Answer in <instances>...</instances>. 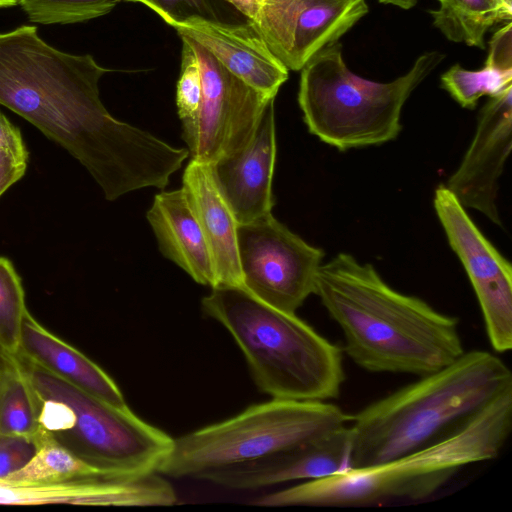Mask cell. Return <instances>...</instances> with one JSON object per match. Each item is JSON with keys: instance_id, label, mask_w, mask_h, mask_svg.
Listing matches in <instances>:
<instances>
[{"instance_id": "obj_1", "label": "cell", "mask_w": 512, "mask_h": 512, "mask_svg": "<svg viewBox=\"0 0 512 512\" xmlns=\"http://www.w3.org/2000/svg\"><path fill=\"white\" fill-rule=\"evenodd\" d=\"M108 71L91 55L48 45L35 26L0 33L1 105L76 158L107 200L146 187L163 189L188 149L114 118L99 94Z\"/></svg>"}, {"instance_id": "obj_32", "label": "cell", "mask_w": 512, "mask_h": 512, "mask_svg": "<svg viewBox=\"0 0 512 512\" xmlns=\"http://www.w3.org/2000/svg\"><path fill=\"white\" fill-rule=\"evenodd\" d=\"M14 355L9 354L0 344V384L7 370L15 360Z\"/></svg>"}, {"instance_id": "obj_28", "label": "cell", "mask_w": 512, "mask_h": 512, "mask_svg": "<svg viewBox=\"0 0 512 512\" xmlns=\"http://www.w3.org/2000/svg\"><path fill=\"white\" fill-rule=\"evenodd\" d=\"M137 2L154 11L166 24L174 27L189 17L211 18V10L205 0H126Z\"/></svg>"}, {"instance_id": "obj_11", "label": "cell", "mask_w": 512, "mask_h": 512, "mask_svg": "<svg viewBox=\"0 0 512 512\" xmlns=\"http://www.w3.org/2000/svg\"><path fill=\"white\" fill-rule=\"evenodd\" d=\"M434 209L450 247L461 261L480 305L492 348H512V267L483 235L444 184L434 193Z\"/></svg>"}, {"instance_id": "obj_36", "label": "cell", "mask_w": 512, "mask_h": 512, "mask_svg": "<svg viewBox=\"0 0 512 512\" xmlns=\"http://www.w3.org/2000/svg\"><path fill=\"white\" fill-rule=\"evenodd\" d=\"M260 4H261V0H259Z\"/></svg>"}, {"instance_id": "obj_7", "label": "cell", "mask_w": 512, "mask_h": 512, "mask_svg": "<svg viewBox=\"0 0 512 512\" xmlns=\"http://www.w3.org/2000/svg\"><path fill=\"white\" fill-rule=\"evenodd\" d=\"M328 401L273 399L173 439L158 473L207 481L229 468L269 458L339 430L350 421Z\"/></svg>"}, {"instance_id": "obj_10", "label": "cell", "mask_w": 512, "mask_h": 512, "mask_svg": "<svg viewBox=\"0 0 512 512\" xmlns=\"http://www.w3.org/2000/svg\"><path fill=\"white\" fill-rule=\"evenodd\" d=\"M187 39L198 59L202 97L194 117L182 121V138L192 160L213 164L250 142L271 98L247 85L205 48Z\"/></svg>"}, {"instance_id": "obj_33", "label": "cell", "mask_w": 512, "mask_h": 512, "mask_svg": "<svg viewBox=\"0 0 512 512\" xmlns=\"http://www.w3.org/2000/svg\"><path fill=\"white\" fill-rule=\"evenodd\" d=\"M378 1L380 3L391 4V5L400 7L405 10L412 8L417 3V0H378Z\"/></svg>"}, {"instance_id": "obj_20", "label": "cell", "mask_w": 512, "mask_h": 512, "mask_svg": "<svg viewBox=\"0 0 512 512\" xmlns=\"http://www.w3.org/2000/svg\"><path fill=\"white\" fill-rule=\"evenodd\" d=\"M147 219L164 257L195 282L216 286L206 241L182 188L156 194Z\"/></svg>"}, {"instance_id": "obj_23", "label": "cell", "mask_w": 512, "mask_h": 512, "mask_svg": "<svg viewBox=\"0 0 512 512\" xmlns=\"http://www.w3.org/2000/svg\"><path fill=\"white\" fill-rule=\"evenodd\" d=\"M39 415V398L16 356L0 384V435L34 439Z\"/></svg>"}, {"instance_id": "obj_22", "label": "cell", "mask_w": 512, "mask_h": 512, "mask_svg": "<svg viewBox=\"0 0 512 512\" xmlns=\"http://www.w3.org/2000/svg\"><path fill=\"white\" fill-rule=\"evenodd\" d=\"M429 13L433 25L450 41L485 49V34L495 24L512 19V7L501 0H437Z\"/></svg>"}, {"instance_id": "obj_34", "label": "cell", "mask_w": 512, "mask_h": 512, "mask_svg": "<svg viewBox=\"0 0 512 512\" xmlns=\"http://www.w3.org/2000/svg\"><path fill=\"white\" fill-rule=\"evenodd\" d=\"M21 0H0V7H10L20 4Z\"/></svg>"}, {"instance_id": "obj_3", "label": "cell", "mask_w": 512, "mask_h": 512, "mask_svg": "<svg viewBox=\"0 0 512 512\" xmlns=\"http://www.w3.org/2000/svg\"><path fill=\"white\" fill-rule=\"evenodd\" d=\"M510 389L512 373L501 358L464 352L351 415L349 468L378 465L442 440Z\"/></svg>"}, {"instance_id": "obj_17", "label": "cell", "mask_w": 512, "mask_h": 512, "mask_svg": "<svg viewBox=\"0 0 512 512\" xmlns=\"http://www.w3.org/2000/svg\"><path fill=\"white\" fill-rule=\"evenodd\" d=\"M350 438L347 425L269 458L226 469L207 481L230 489H256L327 477L349 468Z\"/></svg>"}, {"instance_id": "obj_9", "label": "cell", "mask_w": 512, "mask_h": 512, "mask_svg": "<svg viewBox=\"0 0 512 512\" xmlns=\"http://www.w3.org/2000/svg\"><path fill=\"white\" fill-rule=\"evenodd\" d=\"M237 248L242 286L257 299L295 313L313 294L324 251L293 233L271 212L237 225Z\"/></svg>"}, {"instance_id": "obj_30", "label": "cell", "mask_w": 512, "mask_h": 512, "mask_svg": "<svg viewBox=\"0 0 512 512\" xmlns=\"http://www.w3.org/2000/svg\"><path fill=\"white\" fill-rule=\"evenodd\" d=\"M2 152L28 157L20 130L0 111V153Z\"/></svg>"}, {"instance_id": "obj_13", "label": "cell", "mask_w": 512, "mask_h": 512, "mask_svg": "<svg viewBox=\"0 0 512 512\" xmlns=\"http://www.w3.org/2000/svg\"><path fill=\"white\" fill-rule=\"evenodd\" d=\"M512 85L489 97L482 107L474 137L458 168L444 184L466 209L494 224L502 221L497 206L499 179L511 151Z\"/></svg>"}, {"instance_id": "obj_8", "label": "cell", "mask_w": 512, "mask_h": 512, "mask_svg": "<svg viewBox=\"0 0 512 512\" xmlns=\"http://www.w3.org/2000/svg\"><path fill=\"white\" fill-rule=\"evenodd\" d=\"M18 357L39 398L40 431L99 470L158 471L174 438L130 408H116Z\"/></svg>"}, {"instance_id": "obj_18", "label": "cell", "mask_w": 512, "mask_h": 512, "mask_svg": "<svg viewBox=\"0 0 512 512\" xmlns=\"http://www.w3.org/2000/svg\"><path fill=\"white\" fill-rule=\"evenodd\" d=\"M182 189L206 241L216 286H242L238 224L215 181L211 165L191 159L183 173Z\"/></svg>"}, {"instance_id": "obj_4", "label": "cell", "mask_w": 512, "mask_h": 512, "mask_svg": "<svg viewBox=\"0 0 512 512\" xmlns=\"http://www.w3.org/2000/svg\"><path fill=\"white\" fill-rule=\"evenodd\" d=\"M512 429V389L461 429L427 447L363 468L304 481L251 503L265 507H365L429 498L464 467L498 457Z\"/></svg>"}, {"instance_id": "obj_19", "label": "cell", "mask_w": 512, "mask_h": 512, "mask_svg": "<svg viewBox=\"0 0 512 512\" xmlns=\"http://www.w3.org/2000/svg\"><path fill=\"white\" fill-rule=\"evenodd\" d=\"M18 356L116 408H129L117 384L101 367L48 331L29 311L24 317Z\"/></svg>"}, {"instance_id": "obj_24", "label": "cell", "mask_w": 512, "mask_h": 512, "mask_svg": "<svg viewBox=\"0 0 512 512\" xmlns=\"http://www.w3.org/2000/svg\"><path fill=\"white\" fill-rule=\"evenodd\" d=\"M34 439L37 449L33 457L20 469L0 478L1 482L8 484L61 482L105 472L77 457L44 431H39Z\"/></svg>"}, {"instance_id": "obj_15", "label": "cell", "mask_w": 512, "mask_h": 512, "mask_svg": "<svg viewBox=\"0 0 512 512\" xmlns=\"http://www.w3.org/2000/svg\"><path fill=\"white\" fill-rule=\"evenodd\" d=\"M271 98L250 142L211 165L215 181L237 224L251 222L274 205L272 177L276 159L275 111Z\"/></svg>"}, {"instance_id": "obj_25", "label": "cell", "mask_w": 512, "mask_h": 512, "mask_svg": "<svg viewBox=\"0 0 512 512\" xmlns=\"http://www.w3.org/2000/svg\"><path fill=\"white\" fill-rule=\"evenodd\" d=\"M27 311L21 278L13 263L0 256V344L14 356L19 352Z\"/></svg>"}, {"instance_id": "obj_14", "label": "cell", "mask_w": 512, "mask_h": 512, "mask_svg": "<svg viewBox=\"0 0 512 512\" xmlns=\"http://www.w3.org/2000/svg\"><path fill=\"white\" fill-rule=\"evenodd\" d=\"M176 502L173 486L158 472H97L50 483L8 484L0 481V505L149 507L171 506Z\"/></svg>"}, {"instance_id": "obj_29", "label": "cell", "mask_w": 512, "mask_h": 512, "mask_svg": "<svg viewBox=\"0 0 512 512\" xmlns=\"http://www.w3.org/2000/svg\"><path fill=\"white\" fill-rule=\"evenodd\" d=\"M28 157L13 153H0V197L18 180L26 171Z\"/></svg>"}, {"instance_id": "obj_31", "label": "cell", "mask_w": 512, "mask_h": 512, "mask_svg": "<svg viewBox=\"0 0 512 512\" xmlns=\"http://www.w3.org/2000/svg\"><path fill=\"white\" fill-rule=\"evenodd\" d=\"M244 14L249 21L255 23L259 16L260 2L259 0H227Z\"/></svg>"}, {"instance_id": "obj_35", "label": "cell", "mask_w": 512, "mask_h": 512, "mask_svg": "<svg viewBox=\"0 0 512 512\" xmlns=\"http://www.w3.org/2000/svg\"><path fill=\"white\" fill-rule=\"evenodd\" d=\"M502 2H504L506 5H508L509 7H512V0H501Z\"/></svg>"}, {"instance_id": "obj_16", "label": "cell", "mask_w": 512, "mask_h": 512, "mask_svg": "<svg viewBox=\"0 0 512 512\" xmlns=\"http://www.w3.org/2000/svg\"><path fill=\"white\" fill-rule=\"evenodd\" d=\"M211 53L226 69L267 97H275L288 69L270 51L249 21L227 24L214 18L189 17L173 27Z\"/></svg>"}, {"instance_id": "obj_21", "label": "cell", "mask_w": 512, "mask_h": 512, "mask_svg": "<svg viewBox=\"0 0 512 512\" xmlns=\"http://www.w3.org/2000/svg\"><path fill=\"white\" fill-rule=\"evenodd\" d=\"M442 87L463 108L474 109L483 96H495L512 85V23L497 30L489 41L484 66L467 70L454 64L441 76Z\"/></svg>"}, {"instance_id": "obj_6", "label": "cell", "mask_w": 512, "mask_h": 512, "mask_svg": "<svg viewBox=\"0 0 512 512\" xmlns=\"http://www.w3.org/2000/svg\"><path fill=\"white\" fill-rule=\"evenodd\" d=\"M429 51L397 79L379 83L353 74L336 41L318 51L301 69L298 103L309 132L345 151L380 145L401 132V112L411 93L442 62Z\"/></svg>"}, {"instance_id": "obj_5", "label": "cell", "mask_w": 512, "mask_h": 512, "mask_svg": "<svg viewBox=\"0 0 512 512\" xmlns=\"http://www.w3.org/2000/svg\"><path fill=\"white\" fill-rule=\"evenodd\" d=\"M202 308L231 334L263 393L298 401L339 397L343 351L295 313L276 309L237 285L213 287Z\"/></svg>"}, {"instance_id": "obj_12", "label": "cell", "mask_w": 512, "mask_h": 512, "mask_svg": "<svg viewBox=\"0 0 512 512\" xmlns=\"http://www.w3.org/2000/svg\"><path fill=\"white\" fill-rule=\"evenodd\" d=\"M367 12L365 0H261L252 23L276 58L297 71Z\"/></svg>"}, {"instance_id": "obj_2", "label": "cell", "mask_w": 512, "mask_h": 512, "mask_svg": "<svg viewBox=\"0 0 512 512\" xmlns=\"http://www.w3.org/2000/svg\"><path fill=\"white\" fill-rule=\"evenodd\" d=\"M313 294L340 327L345 354L366 371L421 377L465 352L456 317L394 290L348 253L321 264Z\"/></svg>"}, {"instance_id": "obj_27", "label": "cell", "mask_w": 512, "mask_h": 512, "mask_svg": "<svg viewBox=\"0 0 512 512\" xmlns=\"http://www.w3.org/2000/svg\"><path fill=\"white\" fill-rule=\"evenodd\" d=\"M182 39L181 72L177 82L176 105L181 121L197 113L202 97V80L198 59L190 41Z\"/></svg>"}, {"instance_id": "obj_26", "label": "cell", "mask_w": 512, "mask_h": 512, "mask_svg": "<svg viewBox=\"0 0 512 512\" xmlns=\"http://www.w3.org/2000/svg\"><path fill=\"white\" fill-rule=\"evenodd\" d=\"M121 0H21L29 19L41 24H70L109 13Z\"/></svg>"}]
</instances>
